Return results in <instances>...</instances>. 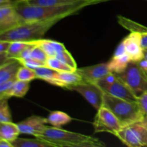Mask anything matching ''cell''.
I'll return each mask as SVG.
<instances>
[{
  "mask_svg": "<svg viewBox=\"0 0 147 147\" xmlns=\"http://www.w3.org/2000/svg\"><path fill=\"white\" fill-rule=\"evenodd\" d=\"M112 0H78L68 4L55 6H37L27 2H17V9L25 22L65 18L76 14L85 7Z\"/></svg>",
  "mask_w": 147,
  "mask_h": 147,
  "instance_id": "cell-1",
  "label": "cell"
},
{
  "mask_svg": "<svg viewBox=\"0 0 147 147\" xmlns=\"http://www.w3.org/2000/svg\"><path fill=\"white\" fill-rule=\"evenodd\" d=\"M49 142L53 147H103L104 143L97 138L47 126L39 137Z\"/></svg>",
  "mask_w": 147,
  "mask_h": 147,
  "instance_id": "cell-2",
  "label": "cell"
},
{
  "mask_svg": "<svg viewBox=\"0 0 147 147\" xmlns=\"http://www.w3.org/2000/svg\"><path fill=\"white\" fill-rule=\"evenodd\" d=\"M63 18L47 20L25 22L23 24L0 33V40L7 41H34L42 39L43 36L53 26Z\"/></svg>",
  "mask_w": 147,
  "mask_h": 147,
  "instance_id": "cell-3",
  "label": "cell"
},
{
  "mask_svg": "<svg viewBox=\"0 0 147 147\" xmlns=\"http://www.w3.org/2000/svg\"><path fill=\"white\" fill-rule=\"evenodd\" d=\"M103 106L113 112L122 127L141 122L145 117L137 101H129L104 93Z\"/></svg>",
  "mask_w": 147,
  "mask_h": 147,
  "instance_id": "cell-4",
  "label": "cell"
},
{
  "mask_svg": "<svg viewBox=\"0 0 147 147\" xmlns=\"http://www.w3.org/2000/svg\"><path fill=\"white\" fill-rule=\"evenodd\" d=\"M96 84L102 89L103 93L112 96L129 101H137L138 100V98L134 94L129 86L116 73H109L98 80Z\"/></svg>",
  "mask_w": 147,
  "mask_h": 147,
  "instance_id": "cell-5",
  "label": "cell"
},
{
  "mask_svg": "<svg viewBox=\"0 0 147 147\" xmlns=\"http://www.w3.org/2000/svg\"><path fill=\"white\" fill-rule=\"evenodd\" d=\"M117 75L137 98L147 91V73L140 68L137 63L131 62L124 71Z\"/></svg>",
  "mask_w": 147,
  "mask_h": 147,
  "instance_id": "cell-6",
  "label": "cell"
},
{
  "mask_svg": "<svg viewBox=\"0 0 147 147\" xmlns=\"http://www.w3.org/2000/svg\"><path fill=\"white\" fill-rule=\"evenodd\" d=\"M115 136L129 147L147 146V129L142 122L122 127Z\"/></svg>",
  "mask_w": 147,
  "mask_h": 147,
  "instance_id": "cell-7",
  "label": "cell"
},
{
  "mask_svg": "<svg viewBox=\"0 0 147 147\" xmlns=\"http://www.w3.org/2000/svg\"><path fill=\"white\" fill-rule=\"evenodd\" d=\"M93 125L95 133L107 132L114 136L122 128L113 112L104 106L97 110Z\"/></svg>",
  "mask_w": 147,
  "mask_h": 147,
  "instance_id": "cell-8",
  "label": "cell"
},
{
  "mask_svg": "<svg viewBox=\"0 0 147 147\" xmlns=\"http://www.w3.org/2000/svg\"><path fill=\"white\" fill-rule=\"evenodd\" d=\"M17 1L0 4V33L11 30L25 22L17 9Z\"/></svg>",
  "mask_w": 147,
  "mask_h": 147,
  "instance_id": "cell-9",
  "label": "cell"
},
{
  "mask_svg": "<svg viewBox=\"0 0 147 147\" xmlns=\"http://www.w3.org/2000/svg\"><path fill=\"white\" fill-rule=\"evenodd\" d=\"M70 90L80 93L96 110L103 106L104 93L96 83L83 81L72 87Z\"/></svg>",
  "mask_w": 147,
  "mask_h": 147,
  "instance_id": "cell-10",
  "label": "cell"
},
{
  "mask_svg": "<svg viewBox=\"0 0 147 147\" xmlns=\"http://www.w3.org/2000/svg\"><path fill=\"white\" fill-rule=\"evenodd\" d=\"M47 119L39 116H32L17 123L21 134L39 137L47 126Z\"/></svg>",
  "mask_w": 147,
  "mask_h": 147,
  "instance_id": "cell-11",
  "label": "cell"
},
{
  "mask_svg": "<svg viewBox=\"0 0 147 147\" xmlns=\"http://www.w3.org/2000/svg\"><path fill=\"white\" fill-rule=\"evenodd\" d=\"M122 42L131 62L137 63L144 57V49L141 44V33L131 32L130 34L122 40Z\"/></svg>",
  "mask_w": 147,
  "mask_h": 147,
  "instance_id": "cell-12",
  "label": "cell"
},
{
  "mask_svg": "<svg viewBox=\"0 0 147 147\" xmlns=\"http://www.w3.org/2000/svg\"><path fill=\"white\" fill-rule=\"evenodd\" d=\"M76 72L80 75L85 82L93 83H96L109 73H112L109 70L108 63L77 68Z\"/></svg>",
  "mask_w": 147,
  "mask_h": 147,
  "instance_id": "cell-13",
  "label": "cell"
},
{
  "mask_svg": "<svg viewBox=\"0 0 147 147\" xmlns=\"http://www.w3.org/2000/svg\"><path fill=\"white\" fill-rule=\"evenodd\" d=\"M84 81L83 78L76 71L57 72L56 76V86L70 90L72 87Z\"/></svg>",
  "mask_w": 147,
  "mask_h": 147,
  "instance_id": "cell-14",
  "label": "cell"
},
{
  "mask_svg": "<svg viewBox=\"0 0 147 147\" xmlns=\"http://www.w3.org/2000/svg\"><path fill=\"white\" fill-rule=\"evenodd\" d=\"M22 64L17 60H9L0 65V83L17 79V74Z\"/></svg>",
  "mask_w": 147,
  "mask_h": 147,
  "instance_id": "cell-15",
  "label": "cell"
},
{
  "mask_svg": "<svg viewBox=\"0 0 147 147\" xmlns=\"http://www.w3.org/2000/svg\"><path fill=\"white\" fill-rule=\"evenodd\" d=\"M131 62L130 57L126 53L121 54L114 53L111 59L108 62V66L112 73L119 74L126 70Z\"/></svg>",
  "mask_w": 147,
  "mask_h": 147,
  "instance_id": "cell-16",
  "label": "cell"
},
{
  "mask_svg": "<svg viewBox=\"0 0 147 147\" xmlns=\"http://www.w3.org/2000/svg\"><path fill=\"white\" fill-rule=\"evenodd\" d=\"M17 123L11 122L0 123V139L9 141L12 143L20 134Z\"/></svg>",
  "mask_w": 147,
  "mask_h": 147,
  "instance_id": "cell-17",
  "label": "cell"
},
{
  "mask_svg": "<svg viewBox=\"0 0 147 147\" xmlns=\"http://www.w3.org/2000/svg\"><path fill=\"white\" fill-rule=\"evenodd\" d=\"M38 45L42 48L48 57H55L57 53L66 49L63 43L45 39L38 40Z\"/></svg>",
  "mask_w": 147,
  "mask_h": 147,
  "instance_id": "cell-18",
  "label": "cell"
},
{
  "mask_svg": "<svg viewBox=\"0 0 147 147\" xmlns=\"http://www.w3.org/2000/svg\"><path fill=\"white\" fill-rule=\"evenodd\" d=\"M38 44V40L34 41H13L11 42V45L9 48L8 51L6 53L7 58L14 59L15 60L23 50H25L30 46L36 45Z\"/></svg>",
  "mask_w": 147,
  "mask_h": 147,
  "instance_id": "cell-19",
  "label": "cell"
},
{
  "mask_svg": "<svg viewBox=\"0 0 147 147\" xmlns=\"http://www.w3.org/2000/svg\"><path fill=\"white\" fill-rule=\"evenodd\" d=\"M47 123L55 127H61L72 121V118L65 112L55 111H52L47 116Z\"/></svg>",
  "mask_w": 147,
  "mask_h": 147,
  "instance_id": "cell-20",
  "label": "cell"
},
{
  "mask_svg": "<svg viewBox=\"0 0 147 147\" xmlns=\"http://www.w3.org/2000/svg\"><path fill=\"white\" fill-rule=\"evenodd\" d=\"M14 147H53L49 142L35 137V139L17 138L12 142Z\"/></svg>",
  "mask_w": 147,
  "mask_h": 147,
  "instance_id": "cell-21",
  "label": "cell"
},
{
  "mask_svg": "<svg viewBox=\"0 0 147 147\" xmlns=\"http://www.w3.org/2000/svg\"><path fill=\"white\" fill-rule=\"evenodd\" d=\"M37 79L45 80L50 84L55 86L56 84V76L58 71L50 68L46 65L41 66L40 67L34 69Z\"/></svg>",
  "mask_w": 147,
  "mask_h": 147,
  "instance_id": "cell-22",
  "label": "cell"
},
{
  "mask_svg": "<svg viewBox=\"0 0 147 147\" xmlns=\"http://www.w3.org/2000/svg\"><path fill=\"white\" fill-rule=\"evenodd\" d=\"M117 18L119 24L129 31L136 32H139L141 34L147 32V27H145V26L142 25L139 23L136 22L133 20H131L121 15L118 16Z\"/></svg>",
  "mask_w": 147,
  "mask_h": 147,
  "instance_id": "cell-23",
  "label": "cell"
},
{
  "mask_svg": "<svg viewBox=\"0 0 147 147\" xmlns=\"http://www.w3.org/2000/svg\"><path fill=\"white\" fill-rule=\"evenodd\" d=\"M29 89H30V82L16 80L12 88L10 90L9 96V98H23L29 91Z\"/></svg>",
  "mask_w": 147,
  "mask_h": 147,
  "instance_id": "cell-24",
  "label": "cell"
},
{
  "mask_svg": "<svg viewBox=\"0 0 147 147\" xmlns=\"http://www.w3.org/2000/svg\"><path fill=\"white\" fill-rule=\"evenodd\" d=\"M45 65L50 68L53 69L56 71H76L70 66L67 65L65 63L62 62L55 57H48L45 62Z\"/></svg>",
  "mask_w": 147,
  "mask_h": 147,
  "instance_id": "cell-25",
  "label": "cell"
},
{
  "mask_svg": "<svg viewBox=\"0 0 147 147\" xmlns=\"http://www.w3.org/2000/svg\"><path fill=\"white\" fill-rule=\"evenodd\" d=\"M34 79H37V75L34 69L30 68L22 65L17 72V80L30 82Z\"/></svg>",
  "mask_w": 147,
  "mask_h": 147,
  "instance_id": "cell-26",
  "label": "cell"
},
{
  "mask_svg": "<svg viewBox=\"0 0 147 147\" xmlns=\"http://www.w3.org/2000/svg\"><path fill=\"white\" fill-rule=\"evenodd\" d=\"M11 121L12 119L7 99L0 100V123Z\"/></svg>",
  "mask_w": 147,
  "mask_h": 147,
  "instance_id": "cell-27",
  "label": "cell"
},
{
  "mask_svg": "<svg viewBox=\"0 0 147 147\" xmlns=\"http://www.w3.org/2000/svg\"><path fill=\"white\" fill-rule=\"evenodd\" d=\"M76 1L78 0H28L26 2L30 4L37 6H55L68 4Z\"/></svg>",
  "mask_w": 147,
  "mask_h": 147,
  "instance_id": "cell-28",
  "label": "cell"
},
{
  "mask_svg": "<svg viewBox=\"0 0 147 147\" xmlns=\"http://www.w3.org/2000/svg\"><path fill=\"white\" fill-rule=\"evenodd\" d=\"M55 57H57V59L61 60L62 62L65 63L67 65L70 66L74 70H77V64H76V60H74L72 55L69 53L67 49H65V50H62L60 53H57Z\"/></svg>",
  "mask_w": 147,
  "mask_h": 147,
  "instance_id": "cell-29",
  "label": "cell"
},
{
  "mask_svg": "<svg viewBox=\"0 0 147 147\" xmlns=\"http://www.w3.org/2000/svg\"><path fill=\"white\" fill-rule=\"evenodd\" d=\"M31 57L34 60L45 63L46 60L48 58V56L46 54L45 52L42 50V48L38 45H37L32 49Z\"/></svg>",
  "mask_w": 147,
  "mask_h": 147,
  "instance_id": "cell-30",
  "label": "cell"
},
{
  "mask_svg": "<svg viewBox=\"0 0 147 147\" xmlns=\"http://www.w3.org/2000/svg\"><path fill=\"white\" fill-rule=\"evenodd\" d=\"M20 63H21L22 65L26 66V67H28L32 69H36L37 67H40L41 66H45V63H42V62L38 61V60H36L33 58H29L27 59V60H21L20 61Z\"/></svg>",
  "mask_w": 147,
  "mask_h": 147,
  "instance_id": "cell-31",
  "label": "cell"
},
{
  "mask_svg": "<svg viewBox=\"0 0 147 147\" xmlns=\"http://www.w3.org/2000/svg\"><path fill=\"white\" fill-rule=\"evenodd\" d=\"M138 103L142 109L144 116H147V91L138 98Z\"/></svg>",
  "mask_w": 147,
  "mask_h": 147,
  "instance_id": "cell-32",
  "label": "cell"
},
{
  "mask_svg": "<svg viewBox=\"0 0 147 147\" xmlns=\"http://www.w3.org/2000/svg\"><path fill=\"white\" fill-rule=\"evenodd\" d=\"M11 42L7 40H0V54H5L7 53Z\"/></svg>",
  "mask_w": 147,
  "mask_h": 147,
  "instance_id": "cell-33",
  "label": "cell"
},
{
  "mask_svg": "<svg viewBox=\"0 0 147 147\" xmlns=\"http://www.w3.org/2000/svg\"><path fill=\"white\" fill-rule=\"evenodd\" d=\"M141 44L144 50L147 48V32L141 34Z\"/></svg>",
  "mask_w": 147,
  "mask_h": 147,
  "instance_id": "cell-34",
  "label": "cell"
},
{
  "mask_svg": "<svg viewBox=\"0 0 147 147\" xmlns=\"http://www.w3.org/2000/svg\"><path fill=\"white\" fill-rule=\"evenodd\" d=\"M137 64L139 65L140 68L142 69L143 71H144L145 73H147V60L144 58V57L142 60H141L140 61L137 62Z\"/></svg>",
  "mask_w": 147,
  "mask_h": 147,
  "instance_id": "cell-35",
  "label": "cell"
},
{
  "mask_svg": "<svg viewBox=\"0 0 147 147\" xmlns=\"http://www.w3.org/2000/svg\"><path fill=\"white\" fill-rule=\"evenodd\" d=\"M0 147H14L12 143L9 141L0 139Z\"/></svg>",
  "mask_w": 147,
  "mask_h": 147,
  "instance_id": "cell-36",
  "label": "cell"
},
{
  "mask_svg": "<svg viewBox=\"0 0 147 147\" xmlns=\"http://www.w3.org/2000/svg\"><path fill=\"white\" fill-rule=\"evenodd\" d=\"M141 122H142V123H143L145 126H146V129H147V116H145V117L144 118L143 120H142Z\"/></svg>",
  "mask_w": 147,
  "mask_h": 147,
  "instance_id": "cell-37",
  "label": "cell"
},
{
  "mask_svg": "<svg viewBox=\"0 0 147 147\" xmlns=\"http://www.w3.org/2000/svg\"><path fill=\"white\" fill-rule=\"evenodd\" d=\"M11 1V0H0V4H6V3H8Z\"/></svg>",
  "mask_w": 147,
  "mask_h": 147,
  "instance_id": "cell-38",
  "label": "cell"
},
{
  "mask_svg": "<svg viewBox=\"0 0 147 147\" xmlns=\"http://www.w3.org/2000/svg\"><path fill=\"white\" fill-rule=\"evenodd\" d=\"M144 58L147 60V48L144 50Z\"/></svg>",
  "mask_w": 147,
  "mask_h": 147,
  "instance_id": "cell-39",
  "label": "cell"
},
{
  "mask_svg": "<svg viewBox=\"0 0 147 147\" xmlns=\"http://www.w3.org/2000/svg\"><path fill=\"white\" fill-rule=\"evenodd\" d=\"M11 1H17V2H25V1H27L28 0H11Z\"/></svg>",
  "mask_w": 147,
  "mask_h": 147,
  "instance_id": "cell-40",
  "label": "cell"
}]
</instances>
